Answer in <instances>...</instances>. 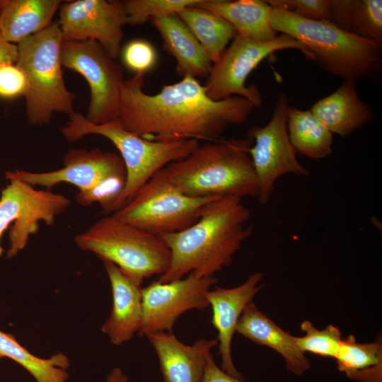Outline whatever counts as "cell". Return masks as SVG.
<instances>
[{
    "label": "cell",
    "instance_id": "obj_1",
    "mask_svg": "<svg viewBox=\"0 0 382 382\" xmlns=\"http://www.w3.org/2000/svg\"><path fill=\"white\" fill-rule=\"evenodd\" d=\"M144 86V74L125 80L117 120L126 129L151 141H216L229 127L245 122L256 107L236 96L214 100L192 76L163 86L153 95Z\"/></svg>",
    "mask_w": 382,
    "mask_h": 382
},
{
    "label": "cell",
    "instance_id": "obj_2",
    "mask_svg": "<svg viewBox=\"0 0 382 382\" xmlns=\"http://www.w3.org/2000/svg\"><path fill=\"white\" fill-rule=\"evenodd\" d=\"M250 217L241 198L219 197L205 205L192 226L160 236L170 249V262L158 281L171 282L189 274L199 278L214 277L232 263L234 255L251 234Z\"/></svg>",
    "mask_w": 382,
    "mask_h": 382
},
{
    "label": "cell",
    "instance_id": "obj_3",
    "mask_svg": "<svg viewBox=\"0 0 382 382\" xmlns=\"http://www.w3.org/2000/svg\"><path fill=\"white\" fill-rule=\"evenodd\" d=\"M251 145L248 138L208 141L161 171L176 189L190 197L257 198V182L249 154Z\"/></svg>",
    "mask_w": 382,
    "mask_h": 382
},
{
    "label": "cell",
    "instance_id": "obj_4",
    "mask_svg": "<svg viewBox=\"0 0 382 382\" xmlns=\"http://www.w3.org/2000/svg\"><path fill=\"white\" fill-rule=\"evenodd\" d=\"M270 21L277 33L302 43L313 61L330 74L357 81L381 68V44L346 32L330 21L308 19L273 8Z\"/></svg>",
    "mask_w": 382,
    "mask_h": 382
},
{
    "label": "cell",
    "instance_id": "obj_5",
    "mask_svg": "<svg viewBox=\"0 0 382 382\" xmlns=\"http://www.w3.org/2000/svg\"><path fill=\"white\" fill-rule=\"evenodd\" d=\"M60 132L69 141L89 134L100 135L110 140L119 151L126 168L127 180L112 214L128 203L157 172L173 162L185 158L200 145L193 139L148 140L126 129L118 120L93 124L85 115L75 111L69 114V120Z\"/></svg>",
    "mask_w": 382,
    "mask_h": 382
},
{
    "label": "cell",
    "instance_id": "obj_6",
    "mask_svg": "<svg viewBox=\"0 0 382 382\" xmlns=\"http://www.w3.org/2000/svg\"><path fill=\"white\" fill-rule=\"evenodd\" d=\"M64 41L58 22L18 45L16 64L27 79L25 94L28 122L50 123L54 112L74 111V93L68 90L62 73L61 50Z\"/></svg>",
    "mask_w": 382,
    "mask_h": 382
},
{
    "label": "cell",
    "instance_id": "obj_7",
    "mask_svg": "<svg viewBox=\"0 0 382 382\" xmlns=\"http://www.w3.org/2000/svg\"><path fill=\"white\" fill-rule=\"evenodd\" d=\"M74 242L80 249L112 262L139 285L144 279L163 274L170 262V249L160 236L113 214L105 216L77 234Z\"/></svg>",
    "mask_w": 382,
    "mask_h": 382
},
{
    "label": "cell",
    "instance_id": "obj_8",
    "mask_svg": "<svg viewBox=\"0 0 382 382\" xmlns=\"http://www.w3.org/2000/svg\"><path fill=\"white\" fill-rule=\"evenodd\" d=\"M219 197H193L176 189L161 170L115 212L120 219L161 236L181 231L194 224L207 204Z\"/></svg>",
    "mask_w": 382,
    "mask_h": 382
},
{
    "label": "cell",
    "instance_id": "obj_9",
    "mask_svg": "<svg viewBox=\"0 0 382 382\" xmlns=\"http://www.w3.org/2000/svg\"><path fill=\"white\" fill-rule=\"evenodd\" d=\"M288 49L297 50L313 61L307 48L289 35L281 34L272 40L257 42L236 33L230 46L213 63L203 85L206 93L214 100L241 96L256 107L260 106L262 98L260 91L255 84L246 86V79L265 58L277 51Z\"/></svg>",
    "mask_w": 382,
    "mask_h": 382
},
{
    "label": "cell",
    "instance_id": "obj_10",
    "mask_svg": "<svg viewBox=\"0 0 382 382\" xmlns=\"http://www.w3.org/2000/svg\"><path fill=\"white\" fill-rule=\"evenodd\" d=\"M5 178L9 183L0 196V257L4 253L1 236L13 224L6 253V257L11 258L26 247L31 235L38 232L40 221L52 225L56 217L71 204V200L50 190H37L10 170L5 173Z\"/></svg>",
    "mask_w": 382,
    "mask_h": 382
},
{
    "label": "cell",
    "instance_id": "obj_11",
    "mask_svg": "<svg viewBox=\"0 0 382 382\" xmlns=\"http://www.w3.org/2000/svg\"><path fill=\"white\" fill-rule=\"evenodd\" d=\"M61 59L62 66L81 74L89 86L86 118L93 124L117 120L125 81L122 66L94 40H64Z\"/></svg>",
    "mask_w": 382,
    "mask_h": 382
},
{
    "label": "cell",
    "instance_id": "obj_12",
    "mask_svg": "<svg viewBox=\"0 0 382 382\" xmlns=\"http://www.w3.org/2000/svg\"><path fill=\"white\" fill-rule=\"evenodd\" d=\"M289 98L281 93L276 101L272 117L265 126L251 127L248 138L252 144L249 154L255 173L261 204L268 202L276 181L292 173L306 176L309 170L300 163L287 132Z\"/></svg>",
    "mask_w": 382,
    "mask_h": 382
},
{
    "label": "cell",
    "instance_id": "obj_13",
    "mask_svg": "<svg viewBox=\"0 0 382 382\" xmlns=\"http://www.w3.org/2000/svg\"><path fill=\"white\" fill-rule=\"evenodd\" d=\"M216 282L214 277L199 278L189 274L171 282L154 281L141 288L143 316L138 335L173 331L185 312L206 309L209 306L206 293Z\"/></svg>",
    "mask_w": 382,
    "mask_h": 382
},
{
    "label": "cell",
    "instance_id": "obj_14",
    "mask_svg": "<svg viewBox=\"0 0 382 382\" xmlns=\"http://www.w3.org/2000/svg\"><path fill=\"white\" fill-rule=\"evenodd\" d=\"M66 41L94 40L117 59L127 24L122 1L76 0L62 3L58 22Z\"/></svg>",
    "mask_w": 382,
    "mask_h": 382
},
{
    "label": "cell",
    "instance_id": "obj_15",
    "mask_svg": "<svg viewBox=\"0 0 382 382\" xmlns=\"http://www.w3.org/2000/svg\"><path fill=\"white\" fill-rule=\"evenodd\" d=\"M11 173L33 187L42 186L50 190L66 183L77 187L79 191L88 190L111 175L127 173L120 155L98 148L69 151L63 158V166L55 170L34 173L16 170Z\"/></svg>",
    "mask_w": 382,
    "mask_h": 382
},
{
    "label": "cell",
    "instance_id": "obj_16",
    "mask_svg": "<svg viewBox=\"0 0 382 382\" xmlns=\"http://www.w3.org/2000/svg\"><path fill=\"white\" fill-rule=\"evenodd\" d=\"M262 279L261 272H255L238 286L228 289L216 287L206 293L212 310L211 322L217 330L216 340L221 359V369L240 379L242 375L236 370L232 359V339L244 308L263 287Z\"/></svg>",
    "mask_w": 382,
    "mask_h": 382
},
{
    "label": "cell",
    "instance_id": "obj_17",
    "mask_svg": "<svg viewBox=\"0 0 382 382\" xmlns=\"http://www.w3.org/2000/svg\"><path fill=\"white\" fill-rule=\"evenodd\" d=\"M146 337L158 357L163 382H202L207 357L218 345L215 339L200 338L187 345L173 331L152 332Z\"/></svg>",
    "mask_w": 382,
    "mask_h": 382
},
{
    "label": "cell",
    "instance_id": "obj_18",
    "mask_svg": "<svg viewBox=\"0 0 382 382\" xmlns=\"http://www.w3.org/2000/svg\"><path fill=\"white\" fill-rule=\"evenodd\" d=\"M112 290V306L101 328L112 345L120 346L138 333L142 323L141 285L109 261H103Z\"/></svg>",
    "mask_w": 382,
    "mask_h": 382
},
{
    "label": "cell",
    "instance_id": "obj_19",
    "mask_svg": "<svg viewBox=\"0 0 382 382\" xmlns=\"http://www.w3.org/2000/svg\"><path fill=\"white\" fill-rule=\"evenodd\" d=\"M357 81L345 79L332 93L316 101L311 112L333 134L345 137L369 123L372 108L358 96Z\"/></svg>",
    "mask_w": 382,
    "mask_h": 382
},
{
    "label": "cell",
    "instance_id": "obj_20",
    "mask_svg": "<svg viewBox=\"0 0 382 382\" xmlns=\"http://www.w3.org/2000/svg\"><path fill=\"white\" fill-rule=\"evenodd\" d=\"M236 332L279 353L284 358L286 368L296 375H302L310 369L309 360L298 347L294 336L279 327L253 301L244 308Z\"/></svg>",
    "mask_w": 382,
    "mask_h": 382
},
{
    "label": "cell",
    "instance_id": "obj_21",
    "mask_svg": "<svg viewBox=\"0 0 382 382\" xmlns=\"http://www.w3.org/2000/svg\"><path fill=\"white\" fill-rule=\"evenodd\" d=\"M151 23L161 36L165 50L176 59L178 75L197 79L207 77L213 63L177 14L154 18Z\"/></svg>",
    "mask_w": 382,
    "mask_h": 382
},
{
    "label": "cell",
    "instance_id": "obj_22",
    "mask_svg": "<svg viewBox=\"0 0 382 382\" xmlns=\"http://www.w3.org/2000/svg\"><path fill=\"white\" fill-rule=\"evenodd\" d=\"M193 6L223 17L243 37L267 42L277 36L270 21L272 8L266 1L201 0Z\"/></svg>",
    "mask_w": 382,
    "mask_h": 382
},
{
    "label": "cell",
    "instance_id": "obj_23",
    "mask_svg": "<svg viewBox=\"0 0 382 382\" xmlns=\"http://www.w3.org/2000/svg\"><path fill=\"white\" fill-rule=\"evenodd\" d=\"M61 4L59 0H6L0 11V33L18 45L50 26Z\"/></svg>",
    "mask_w": 382,
    "mask_h": 382
},
{
    "label": "cell",
    "instance_id": "obj_24",
    "mask_svg": "<svg viewBox=\"0 0 382 382\" xmlns=\"http://www.w3.org/2000/svg\"><path fill=\"white\" fill-rule=\"evenodd\" d=\"M287 132L296 154L319 160L332 152V134L311 110L287 109Z\"/></svg>",
    "mask_w": 382,
    "mask_h": 382
},
{
    "label": "cell",
    "instance_id": "obj_25",
    "mask_svg": "<svg viewBox=\"0 0 382 382\" xmlns=\"http://www.w3.org/2000/svg\"><path fill=\"white\" fill-rule=\"evenodd\" d=\"M330 22L346 32L382 44L381 0H331Z\"/></svg>",
    "mask_w": 382,
    "mask_h": 382
},
{
    "label": "cell",
    "instance_id": "obj_26",
    "mask_svg": "<svg viewBox=\"0 0 382 382\" xmlns=\"http://www.w3.org/2000/svg\"><path fill=\"white\" fill-rule=\"evenodd\" d=\"M177 15L199 41L212 63L219 59L237 33L223 17L202 8L188 6Z\"/></svg>",
    "mask_w": 382,
    "mask_h": 382
},
{
    "label": "cell",
    "instance_id": "obj_27",
    "mask_svg": "<svg viewBox=\"0 0 382 382\" xmlns=\"http://www.w3.org/2000/svg\"><path fill=\"white\" fill-rule=\"evenodd\" d=\"M8 358L23 367L36 382H66L70 361L59 352L48 359L30 353L10 333L0 330V359Z\"/></svg>",
    "mask_w": 382,
    "mask_h": 382
},
{
    "label": "cell",
    "instance_id": "obj_28",
    "mask_svg": "<svg viewBox=\"0 0 382 382\" xmlns=\"http://www.w3.org/2000/svg\"><path fill=\"white\" fill-rule=\"evenodd\" d=\"M335 359L338 369L360 382H381L382 344L359 343L353 335L342 339Z\"/></svg>",
    "mask_w": 382,
    "mask_h": 382
},
{
    "label": "cell",
    "instance_id": "obj_29",
    "mask_svg": "<svg viewBox=\"0 0 382 382\" xmlns=\"http://www.w3.org/2000/svg\"><path fill=\"white\" fill-rule=\"evenodd\" d=\"M300 328L305 335L294 336V339L303 353L310 352L324 357H336L342 341L341 331L337 327L328 325L319 330L306 320L301 323Z\"/></svg>",
    "mask_w": 382,
    "mask_h": 382
},
{
    "label": "cell",
    "instance_id": "obj_30",
    "mask_svg": "<svg viewBox=\"0 0 382 382\" xmlns=\"http://www.w3.org/2000/svg\"><path fill=\"white\" fill-rule=\"evenodd\" d=\"M201 0H126L122 1L127 24L139 25L149 19L178 14Z\"/></svg>",
    "mask_w": 382,
    "mask_h": 382
},
{
    "label": "cell",
    "instance_id": "obj_31",
    "mask_svg": "<svg viewBox=\"0 0 382 382\" xmlns=\"http://www.w3.org/2000/svg\"><path fill=\"white\" fill-rule=\"evenodd\" d=\"M126 180V173L108 176L91 188L79 191L76 195V200L83 207L97 203L104 214H111L115 203L125 189Z\"/></svg>",
    "mask_w": 382,
    "mask_h": 382
},
{
    "label": "cell",
    "instance_id": "obj_32",
    "mask_svg": "<svg viewBox=\"0 0 382 382\" xmlns=\"http://www.w3.org/2000/svg\"><path fill=\"white\" fill-rule=\"evenodd\" d=\"M125 65L136 74H144L151 70L157 62L154 45L147 40L135 39L129 41L121 50Z\"/></svg>",
    "mask_w": 382,
    "mask_h": 382
},
{
    "label": "cell",
    "instance_id": "obj_33",
    "mask_svg": "<svg viewBox=\"0 0 382 382\" xmlns=\"http://www.w3.org/2000/svg\"><path fill=\"white\" fill-rule=\"evenodd\" d=\"M273 8L290 11L301 17L327 21L331 19V0H269Z\"/></svg>",
    "mask_w": 382,
    "mask_h": 382
},
{
    "label": "cell",
    "instance_id": "obj_34",
    "mask_svg": "<svg viewBox=\"0 0 382 382\" xmlns=\"http://www.w3.org/2000/svg\"><path fill=\"white\" fill-rule=\"evenodd\" d=\"M26 90L25 75L16 63L0 66V98L13 99L25 96Z\"/></svg>",
    "mask_w": 382,
    "mask_h": 382
},
{
    "label": "cell",
    "instance_id": "obj_35",
    "mask_svg": "<svg viewBox=\"0 0 382 382\" xmlns=\"http://www.w3.org/2000/svg\"><path fill=\"white\" fill-rule=\"evenodd\" d=\"M202 382H244L225 372L216 364L213 355L210 353L204 369Z\"/></svg>",
    "mask_w": 382,
    "mask_h": 382
},
{
    "label": "cell",
    "instance_id": "obj_36",
    "mask_svg": "<svg viewBox=\"0 0 382 382\" xmlns=\"http://www.w3.org/2000/svg\"><path fill=\"white\" fill-rule=\"evenodd\" d=\"M17 59L18 45L7 41L0 33V66L16 63Z\"/></svg>",
    "mask_w": 382,
    "mask_h": 382
},
{
    "label": "cell",
    "instance_id": "obj_37",
    "mask_svg": "<svg viewBox=\"0 0 382 382\" xmlns=\"http://www.w3.org/2000/svg\"><path fill=\"white\" fill-rule=\"evenodd\" d=\"M128 378L121 369L114 368L109 374L106 382H127Z\"/></svg>",
    "mask_w": 382,
    "mask_h": 382
},
{
    "label": "cell",
    "instance_id": "obj_38",
    "mask_svg": "<svg viewBox=\"0 0 382 382\" xmlns=\"http://www.w3.org/2000/svg\"><path fill=\"white\" fill-rule=\"evenodd\" d=\"M6 2V0H0V11L3 8Z\"/></svg>",
    "mask_w": 382,
    "mask_h": 382
}]
</instances>
